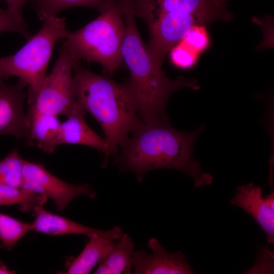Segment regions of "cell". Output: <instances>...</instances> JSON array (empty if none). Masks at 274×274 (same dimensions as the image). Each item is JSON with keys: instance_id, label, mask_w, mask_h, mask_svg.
I'll use <instances>...</instances> for the list:
<instances>
[{"instance_id": "obj_26", "label": "cell", "mask_w": 274, "mask_h": 274, "mask_svg": "<svg viewBox=\"0 0 274 274\" xmlns=\"http://www.w3.org/2000/svg\"><path fill=\"white\" fill-rule=\"evenodd\" d=\"M15 273L14 270H10L7 266L0 260V274H12Z\"/></svg>"}, {"instance_id": "obj_14", "label": "cell", "mask_w": 274, "mask_h": 274, "mask_svg": "<svg viewBox=\"0 0 274 274\" xmlns=\"http://www.w3.org/2000/svg\"><path fill=\"white\" fill-rule=\"evenodd\" d=\"M85 112L78 105L67 119L61 123L58 146L63 144L84 145L95 148L105 154L108 149L107 143L87 124Z\"/></svg>"}, {"instance_id": "obj_23", "label": "cell", "mask_w": 274, "mask_h": 274, "mask_svg": "<svg viewBox=\"0 0 274 274\" xmlns=\"http://www.w3.org/2000/svg\"><path fill=\"white\" fill-rule=\"evenodd\" d=\"M170 50V58L172 62L177 67L182 68L192 67L195 62L198 54L183 43L178 44Z\"/></svg>"}, {"instance_id": "obj_13", "label": "cell", "mask_w": 274, "mask_h": 274, "mask_svg": "<svg viewBox=\"0 0 274 274\" xmlns=\"http://www.w3.org/2000/svg\"><path fill=\"white\" fill-rule=\"evenodd\" d=\"M122 229L115 226L108 230H99L89 236L81 253L67 264L66 273L88 274L112 249L115 242L123 234Z\"/></svg>"}, {"instance_id": "obj_22", "label": "cell", "mask_w": 274, "mask_h": 274, "mask_svg": "<svg viewBox=\"0 0 274 274\" xmlns=\"http://www.w3.org/2000/svg\"><path fill=\"white\" fill-rule=\"evenodd\" d=\"M181 42L198 54L207 47L209 38L205 28L198 25L190 30Z\"/></svg>"}, {"instance_id": "obj_19", "label": "cell", "mask_w": 274, "mask_h": 274, "mask_svg": "<svg viewBox=\"0 0 274 274\" xmlns=\"http://www.w3.org/2000/svg\"><path fill=\"white\" fill-rule=\"evenodd\" d=\"M48 198L20 188L0 184V206L18 204L23 212L33 210L38 206H44Z\"/></svg>"}, {"instance_id": "obj_17", "label": "cell", "mask_w": 274, "mask_h": 274, "mask_svg": "<svg viewBox=\"0 0 274 274\" xmlns=\"http://www.w3.org/2000/svg\"><path fill=\"white\" fill-rule=\"evenodd\" d=\"M134 245L132 238L123 233L108 255L98 263L94 273H131L132 257Z\"/></svg>"}, {"instance_id": "obj_3", "label": "cell", "mask_w": 274, "mask_h": 274, "mask_svg": "<svg viewBox=\"0 0 274 274\" xmlns=\"http://www.w3.org/2000/svg\"><path fill=\"white\" fill-rule=\"evenodd\" d=\"M125 30L122 55L130 74L129 81L136 96L141 119L151 122L168 119L166 107L177 90L199 88L195 79L182 76L175 80L166 77L149 53L139 33L135 16L127 0L121 1Z\"/></svg>"}, {"instance_id": "obj_21", "label": "cell", "mask_w": 274, "mask_h": 274, "mask_svg": "<svg viewBox=\"0 0 274 274\" xmlns=\"http://www.w3.org/2000/svg\"><path fill=\"white\" fill-rule=\"evenodd\" d=\"M23 161L16 148L0 161V184L21 188Z\"/></svg>"}, {"instance_id": "obj_25", "label": "cell", "mask_w": 274, "mask_h": 274, "mask_svg": "<svg viewBox=\"0 0 274 274\" xmlns=\"http://www.w3.org/2000/svg\"><path fill=\"white\" fill-rule=\"evenodd\" d=\"M7 4V10L11 16L18 23L27 27L22 15V10L27 0H4Z\"/></svg>"}, {"instance_id": "obj_8", "label": "cell", "mask_w": 274, "mask_h": 274, "mask_svg": "<svg viewBox=\"0 0 274 274\" xmlns=\"http://www.w3.org/2000/svg\"><path fill=\"white\" fill-rule=\"evenodd\" d=\"M23 180L21 188L46 196L52 199L59 212L80 195L91 198L96 193L88 184L74 185L50 173L42 164L24 160L22 166Z\"/></svg>"}, {"instance_id": "obj_7", "label": "cell", "mask_w": 274, "mask_h": 274, "mask_svg": "<svg viewBox=\"0 0 274 274\" xmlns=\"http://www.w3.org/2000/svg\"><path fill=\"white\" fill-rule=\"evenodd\" d=\"M135 16L148 26L166 13H188L197 16L206 24L232 18L224 3L217 0H127Z\"/></svg>"}, {"instance_id": "obj_11", "label": "cell", "mask_w": 274, "mask_h": 274, "mask_svg": "<svg viewBox=\"0 0 274 274\" xmlns=\"http://www.w3.org/2000/svg\"><path fill=\"white\" fill-rule=\"evenodd\" d=\"M148 247L152 251L151 254L144 250L134 251L131 260L134 273H194L181 251L169 252L155 238L149 240Z\"/></svg>"}, {"instance_id": "obj_27", "label": "cell", "mask_w": 274, "mask_h": 274, "mask_svg": "<svg viewBox=\"0 0 274 274\" xmlns=\"http://www.w3.org/2000/svg\"><path fill=\"white\" fill-rule=\"evenodd\" d=\"M218 1H219V2L221 3H224L227 1V0H217Z\"/></svg>"}, {"instance_id": "obj_18", "label": "cell", "mask_w": 274, "mask_h": 274, "mask_svg": "<svg viewBox=\"0 0 274 274\" xmlns=\"http://www.w3.org/2000/svg\"><path fill=\"white\" fill-rule=\"evenodd\" d=\"M118 0H32V6L39 19L44 20L57 16L62 10L71 7L85 6L101 12Z\"/></svg>"}, {"instance_id": "obj_10", "label": "cell", "mask_w": 274, "mask_h": 274, "mask_svg": "<svg viewBox=\"0 0 274 274\" xmlns=\"http://www.w3.org/2000/svg\"><path fill=\"white\" fill-rule=\"evenodd\" d=\"M25 84L18 80L7 84L0 77V135H12L17 139H29V123L24 110Z\"/></svg>"}, {"instance_id": "obj_6", "label": "cell", "mask_w": 274, "mask_h": 274, "mask_svg": "<svg viewBox=\"0 0 274 274\" xmlns=\"http://www.w3.org/2000/svg\"><path fill=\"white\" fill-rule=\"evenodd\" d=\"M80 62L62 44L50 73L38 92L28 98V111L68 116L78 106L73 84V67Z\"/></svg>"}, {"instance_id": "obj_2", "label": "cell", "mask_w": 274, "mask_h": 274, "mask_svg": "<svg viewBox=\"0 0 274 274\" xmlns=\"http://www.w3.org/2000/svg\"><path fill=\"white\" fill-rule=\"evenodd\" d=\"M73 84L77 102L95 118L104 132L108 146L105 166L107 159L143 122L136 96L129 80L118 83L80 62L73 67Z\"/></svg>"}, {"instance_id": "obj_16", "label": "cell", "mask_w": 274, "mask_h": 274, "mask_svg": "<svg viewBox=\"0 0 274 274\" xmlns=\"http://www.w3.org/2000/svg\"><path fill=\"white\" fill-rule=\"evenodd\" d=\"M33 211L35 216V220L32 222L33 230L39 232L52 235L84 234L88 236L100 230L52 213L45 209L43 206H38Z\"/></svg>"}, {"instance_id": "obj_1", "label": "cell", "mask_w": 274, "mask_h": 274, "mask_svg": "<svg viewBox=\"0 0 274 274\" xmlns=\"http://www.w3.org/2000/svg\"><path fill=\"white\" fill-rule=\"evenodd\" d=\"M204 129L201 125L193 132H184L174 128L168 119L143 122L121 145L117 161L139 181L149 171L166 168L188 175L196 187L209 185L212 176L202 172L193 153L195 141Z\"/></svg>"}, {"instance_id": "obj_9", "label": "cell", "mask_w": 274, "mask_h": 274, "mask_svg": "<svg viewBox=\"0 0 274 274\" xmlns=\"http://www.w3.org/2000/svg\"><path fill=\"white\" fill-rule=\"evenodd\" d=\"M205 24L202 19L191 14H163L148 26L147 49L155 61L162 65L167 53L179 44L190 30Z\"/></svg>"}, {"instance_id": "obj_20", "label": "cell", "mask_w": 274, "mask_h": 274, "mask_svg": "<svg viewBox=\"0 0 274 274\" xmlns=\"http://www.w3.org/2000/svg\"><path fill=\"white\" fill-rule=\"evenodd\" d=\"M32 230V223L23 222L0 213V247L11 250L28 231Z\"/></svg>"}, {"instance_id": "obj_24", "label": "cell", "mask_w": 274, "mask_h": 274, "mask_svg": "<svg viewBox=\"0 0 274 274\" xmlns=\"http://www.w3.org/2000/svg\"><path fill=\"white\" fill-rule=\"evenodd\" d=\"M7 31L18 33L27 40L32 36L29 33L27 27L17 22L7 10L0 7V33Z\"/></svg>"}, {"instance_id": "obj_5", "label": "cell", "mask_w": 274, "mask_h": 274, "mask_svg": "<svg viewBox=\"0 0 274 274\" xmlns=\"http://www.w3.org/2000/svg\"><path fill=\"white\" fill-rule=\"evenodd\" d=\"M40 30L14 54L0 57V77L16 76L28 86L26 96H33L40 90L49 61L58 40L65 39L69 30L64 18L57 16L44 20Z\"/></svg>"}, {"instance_id": "obj_15", "label": "cell", "mask_w": 274, "mask_h": 274, "mask_svg": "<svg viewBox=\"0 0 274 274\" xmlns=\"http://www.w3.org/2000/svg\"><path fill=\"white\" fill-rule=\"evenodd\" d=\"M29 139L27 143H36L38 147L48 154L54 153L58 146V139L61 122L58 116L28 111Z\"/></svg>"}, {"instance_id": "obj_4", "label": "cell", "mask_w": 274, "mask_h": 274, "mask_svg": "<svg viewBox=\"0 0 274 274\" xmlns=\"http://www.w3.org/2000/svg\"><path fill=\"white\" fill-rule=\"evenodd\" d=\"M100 13L81 29L68 31L62 44L77 61L97 62L111 75L123 66L122 46L125 26L120 1Z\"/></svg>"}, {"instance_id": "obj_12", "label": "cell", "mask_w": 274, "mask_h": 274, "mask_svg": "<svg viewBox=\"0 0 274 274\" xmlns=\"http://www.w3.org/2000/svg\"><path fill=\"white\" fill-rule=\"evenodd\" d=\"M230 203L248 213L265 233L267 242L274 243V193L262 196V188L252 183L237 187Z\"/></svg>"}]
</instances>
